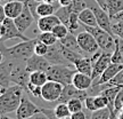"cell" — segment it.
<instances>
[{
	"instance_id": "1",
	"label": "cell",
	"mask_w": 123,
	"mask_h": 119,
	"mask_svg": "<svg viewBox=\"0 0 123 119\" xmlns=\"http://www.w3.org/2000/svg\"><path fill=\"white\" fill-rule=\"evenodd\" d=\"M38 41V38L33 39L22 40L17 45L12 47H6L4 42H1V50H0V62L4 58L14 60V61H23L26 62L34 54V46Z\"/></svg>"
},
{
	"instance_id": "2",
	"label": "cell",
	"mask_w": 123,
	"mask_h": 119,
	"mask_svg": "<svg viewBox=\"0 0 123 119\" xmlns=\"http://www.w3.org/2000/svg\"><path fill=\"white\" fill-rule=\"evenodd\" d=\"M25 89L19 85H12L7 87L6 92L0 95V113L7 115L17 110L23 98Z\"/></svg>"
},
{
	"instance_id": "3",
	"label": "cell",
	"mask_w": 123,
	"mask_h": 119,
	"mask_svg": "<svg viewBox=\"0 0 123 119\" xmlns=\"http://www.w3.org/2000/svg\"><path fill=\"white\" fill-rule=\"evenodd\" d=\"M81 27L95 37V39L99 45V48L103 52H108V53L114 52L115 47H116V41L113 35H111L110 32H107L106 30L99 27H89V25H83V24H81Z\"/></svg>"
},
{
	"instance_id": "4",
	"label": "cell",
	"mask_w": 123,
	"mask_h": 119,
	"mask_svg": "<svg viewBox=\"0 0 123 119\" xmlns=\"http://www.w3.org/2000/svg\"><path fill=\"white\" fill-rule=\"evenodd\" d=\"M75 72H76V69L74 66L53 64L47 71V76H48L49 80L57 81V83H61L64 86H66V85L72 84Z\"/></svg>"
},
{
	"instance_id": "5",
	"label": "cell",
	"mask_w": 123,
	"mask_h": 119,
	"mask_svg": "<svg viewBox=\"0 0 123 119\" xmlns=\"http://www.w3.org/2000/svg\"><path fill=\"white\" fill-rule=\"evenodd\" d=\"M30 73L26 69V64L23 61H14L10 70V83L19 85L27 93V85L30 83Z\"/></svg>"
},
{
	"instance_id": "6",
	"label": "cell",
	"mask_w": 123,
	"mask_h": 119,
	"mask_svg": "<svg viewBox=\"0 0 123 119\" xmlns=\"http://www.w3.org/2000/svg\"><path fill=\"white\" fill-rule=\"evenodd\" d=\"M15 38H19L22 40L29 39L27 37H25L23 32L18 30L13 18L6 17L0 23V40H1V42H5L9 39H15Z\"/></svg>"
},
{
	"instance_id": "7",
	"label": "cell",
	"mask_w": 123,
	"mask_h": 119,
	"mask_svg": "<svg viewBox=\"0 0 123 119\" xmlns=\"http://www.w3.org/2000/svg\"><path fill=\"white\" fill-rule=\"evenodd\" d=\"M76 39H78L80 48L82 49V52L86 54V56L91 57L92 55H95L99 50H101L99 48V45L97 42V40L95 39V37L87 30L79 32L76 35Z\"/></svg>"
},
{
	"instance_id": "8",
	"label": "cell",
	"mask_w": 123,
	"mask_h": 119,
	"mask_svg": "<svg viewBox=\"0 0 123 119\" xmlns=\"http://www.w3.org/2000/svg\"><path fill=\"white\" fill-rule=\"evenodd\" d=\"M112 54L113 53L99 50L98 53H96L95 55L91 56L92 63H93L91 78L93 80L97 79L98 77H100L103 75V72L107 69V66L112 63Z\"/></svg>"
},
{
	"instance_id": "9",
	"label": "cell",
	"mask_w": 123,
	"mask_h": 119,
	"mask_svg": "<svg viewBox=\"0 0 123 119\" xmlns=\"http://www.w3.org/2000/svg\"><path fill=\"white\" fill-rule=\"evenodd\" d=\"M87 5H88L89 8H91L92 12L95 13L98 27L106 30L107 32H110L111 35H113V32H112V20H111V16H110V14H108V12L106 9L101 8L95 0L93 1H87Z\"/></svg>"
},
{
	"instance_id": "10",
	"label": "cell",
	"mask_w": 123,
	"mask_h": 119,
	"mask_svg": "<svg viewBox=\"0 0 123 119\" xmlns=\"http://www.w3.org/2000/svg\"><path fill=\"white\" fill-rule=\"evenodd\" d=\"M64 85L54 80H48L42 86V95L41 98L47 102H57L63 94Z\"/></svg>"
},
{
	"instance_id": "11",
	"label": "cell",
	"mask_w": 123,
	"mask_h": 119,
	"mask_svg": "<svg viewBox=\"0 0 123 119\" xmlns=\"http://www.w3.org/2000/svg\"><path fill=\"white\" fill-rule=\"evenodd\" d=\"M41 111V108L34 104L27 96H23L21 104L16 110L17 119H27Z\"/></svg>"
},
{
	"instance_id": "12",
	"label": "cell",
	"mask_w": 123,
	"mask_h": 119,
	"mask_svg": "<svg viewBox=\"0 0 123 119\" xmlns=\"http://www.w3.org/2000/svg\"><path fill=\"white\" fill-rule=\"evenodd\" d=\"M44 57L47 58L51 64H62V65L74 66L73 64H71L70 62L65 58L64 54H63V50H62V45H61V41H59V40H58L55 45L49 46V50Z\"/></svg>"
},
{
	"instance_id": "13",
	"label": "cell",
	"mask_w": 123,
	"mask_h": 119,
	"mask_svg": "<svg viewBox=\"0 0 123 119\" xmlns=\"http://www.w3.org/2000/svg\"><path fill=\"white\" fill-rule=\"evenodd\" d=\"M89 95L88 91H81V89L76 88L73 84H70V85H66L64 87V91H63V94L62 96L59 97L58 100V103H67V101H70L72 98H81L82 101H84L86 98Z\"/></svg>"
},
{
	"instance_id": "14",
	"label": "cell",
	"mask_w": 123,
	"mask_h": 119,
	"mask_svg": "<svg viewBox=\"0 0 123 119\" xmlns=\"http://www.w3.org/2000/svg\"><path fill=\"white\" fill-rule=\"evenodd\" d=\"M25 64H26V69L29 72H34V71L47 72L49 68L53 65L44 56H40L37 54H33L30 58H27Z\"/></svg>"
},
{
	"instance_id": "15",
	"label": "cell",
	"mask_w": 123,
	"mask_h": 119,
	"mask_svg": "<svg viewBox=\"0 0 123 119\" xmlns=\"http://www.w3.org/2000/svg\"><path fill=\"white\" fill-rule=\"evenodd\" d=\"M34 20L35 18H34V16H33V14L31 13L29 6H27V4L25 2V6H24L23 12L19 14L14 21H15V24H16V27L18 28V30L24 33V32L32 25V23H33Z\"/></svg>"
},
{
	"instance_id": "16",
	"label": "cell",
	"mask_w": 123,
	"mask_h": 119,
	"mask_svg": "<svg viewBox=\"0 0 123 119\" xmlns=\"http://www.w3.org/2000/svg\"><path fill=\"white\" fill-rule=\"evenodd\" d=\"M122 68H123V64L111 63L110 65L107 66V69L103 72V75H101L100 77H98L97 79L93 80V84L92 85H104V84L110 83L111 80L113 79L115 76L122 70Z\"/></svg>"
},
{
	"instance_id": "17",
	"label": "cell",
	"mask_w": 123,
	"mask_h": 119,
	"mask_svg": "<svg viewBox=\"0 0 123 119\" xmlns=\"http://www.w3.org/2000/svg\"><path fill=\"white\" fill-rule=\"evenodd\" d=\"M61 22V20L58 18L56 14L49 15V16H44V17H40L37 21V25L41 32H48V31H53V29L56 25H58Z\"/></svg>"
},
{
	"instance_id": "18",
	"label": "cell",
	"mask_w": 123,
	"mask_h": 119,
	"mask_svg": "<svg viewBox=\"0 0 123 119\" xmlns=\"http://www.w3.org/2000/svg\"><path fill=\"white\" fill-rule=\"evenodd\" d=\"M24 6H25V1H18V0L9 1V2L4 4V9L5 13H6V16L15 20L23 12Z\"/></svg>"
},
{
	"instance_id": "19",
	"label": "cell",
	"mask_w": 123,
	"mask_h": 119,
	"mask_svg": "<svg viewBox=\"0 0 123 119\" xmlns=\"http://www.w3.org/2000/svg\"><path fill=\"white\" fill-rule=\"evenodd\" d=\"M72 84L74 85L76 88L81 89V91H88L93 84V79L91 76L86 75V73H81V72H75L74 77H73V81Z\"/></svg>"
},
{
	"instance_id": "20",
	"label": "cell",
	"mask_w": 123,
	"mask_h": 119,
	"mask_svg": "<svg viewBox=\"0 0 123 119\" xmlns=\"http://www.w3.org/2000/svg\"><path fill=\"white\" fill-rule=\"evenodd\" d=\"M121 86H110V87H106L105 89L101 91V95L107 98V102H108V109L111 110L112 113H115L114 111V102H115V98H116V95L119 94V92L121 91ZM116 115V113H115Z\"/></svg>"
},
{
	"instance_id": "21",
	"label": "cell",
	"mask_w": 123,
	"mask_h": 119,
	"mask_svg": "<svg viewBox=\"0 0 123 119\" xmlns=\"http://www.w3.org/2000/svg\"><path fill=\"white\" fill-rule=\"evenodd\" d=\"M61 7L59 4H49V2H46V1H42V2H39L38 6H37V14L40 17H44V16H49V15H53L58 10V8Z\"/></svg>"
},
{
	"instance_id": "22",
	"label": "cell",
	"mask_w": 123,
	"mask_h": 119,
	"mask_svg": "<svg viewBox=\"0 0 123 119\" xmlns=\"http://www.w3.org/2000/svg\"><path fill=\"white\" fill-rule=\"evenodd\" d=\"M79 20L81 24L83 25H89V27H98L97 23V18L95 16V13L92 12L91 8H84L83 10H81L79 14Z\"/></svg>"
},
{
	"instance_id": "23",
	"label": "cell",
	"mask_w": 123,
	"mask_h": 119,
	"mask_svg": "<svg viewBox=\"0 0 123 119\" xmlns=\"http://www.w3.org/2000/svg\"><path fill=\"white\" fill-rule=\"evenodd\" d=\"M92 65H93V63H92V60L90 56H83L74 64L78 72L86 73L89 76L92 75Z\"/></svg>"
},
{
	"instance_id": "24",
	"label": "cell",
	"mask_w": 123,
	"mask_h": 119,
	"mask_svg": "<svg viewBox=\"0 0 123 119\" xmlns=\"http://www.w3.org/2000/svg\"><path fill=\"white\" fill-rule=\"evenodd\" d=\"M59 41H61L62 44L65 46L66 48L71 49V50H74V52H76V53H80V54H82V55H84V56H86V54L82 52V49L80 48L79 42H78V39H76V35H75L74 33L70 32V33L66 35L64 39L59 40Z\"/></svg>"
},
{
	"instance_id": "25",
	"label": "cell",
	"mask_w": 123,
	"mask_h": 119,
	"mask_svg": "<svg viewBox=\"0 0 123 119\" xmlns=\"http://www.w3.org/2000/svg\"><path fill=\"white\" fill-rule=\"evenodd\" d=\"M48 76L44 71H34L30 73V83L35 86H43L48 81Z\"/></svg>"
},
{
	"instance_id": "26",
	"label": "cell",
	"mask_w": 123,
	"mask_h": 119,
	"mask_svg": "<svg viewBox=\"0 0 123 119\" xmlns=\"http://www.w3.org/2000/svg\"><path fill=\"white\" fill-rule=\"evenodd\" d=\"M107 12L110 16H114L120 12H123V0H106Z\"/></svg>"
},
{
	"instance_id": "27",
	"label": "cell",
	"mask_w": 123,
	"mask_h": 119,
	"mask_svg": "<svg viewBox=\"0 0 123 119\" xmlns=\"http://www.w3.org/2000/svg\"><path fill=\"white\" fill-rule=\"evenodd\" d=\"M38 39H39L40 41H42L43 44L48 45V46L55 45L58 41V39L56 38V35H54L51 31H48V32H41V33L38 35Z\"/></svg>"
},
{
	"instance_id": "28",
	"label": "cell",
	"mask_w": 123,
	"mask_h": 119,
	"mask_svg": "<svg viewBox=\"0 0 123 119\" xmlns=\"http://www.w3.org/2000/svg\"><path fill=\"white\" fill-rule=\"evenodd\" d=\"M51 32L56 35V38H57L58 40H62V39H64L66 35L70 33V30H68V28L66 27L65 24L59 23L58 25H56V27L54 28Z\"/></svg>"
},
{
	"instance_id": "29",
	"label": "cell",
	"mask_w": 123,
	"mask_h": 119,
	"mask_svg": "<svg viewBox=\"0 0 123 119\" xmlns=\"http://www.w3.org/2000/svg\"><path fill=\"white\" fill-rule=\"evenodd\" d=\"M55 113L59 119L65 118V117H68L71 116V111L68 109V105L67 103H58L57 105L55 106Z\"/></svg>"
},
{
	"instance_id": "30",
	"label": "cell",
	"mask_w": 123,
	"mask_h": 119,
	"mask_svg": "<svg viewBox=\"0 0 123 119\" xmlns=\"http://www.w3.org/2000/svg\"><path fill=\"white\" fill-rule=\"evenodd\" d=\"M112 112L108 108H103V109H97L96 111L91 112L90 119H110Z\"/></svg>"
},
{
	"instance_id": "31",
	"label": "cell",
	"mask_w": 123,
	"mask_h": 119,
	"mask_svg": "<svg viewBox=\"0 0 123 119\" xmlns=\"http://www.w3.org/2000/svg\"><path fill=\"white\" fill-rule=\"evenodd\" d=\"M67 105H68V109H70L71 113H74V112L82 111L83 103H82L81 98H72L70 101H67Z\"/></svg>"
},
{
	"instance_id": "32",
	"label": "cell",
	"mask_w": 123,
	"mask_h": 119,
	"mask_svg": "<svg viewBox=\"0 0 123 119\" xmlns=\"http://www.w3.org/2000/svg\"><path fill=\"white\" fill-rule=\"evenodd\" d=\"M48 50H49L48 45L43 44L42 41H40V40L38 39V41H37V44H35V46H34V54L40 55V56H46L47 53H48Z\"/></svg>"
},
{
	"instance_id": "33",
	"label": "cell",
	"mask_w": 123,
	"mask_h": 119,
	"mask_svg": "<svg viewBox=\"0 0 123 119\" xmlns=\"http://www.w3.org/2000/svg\"><path fill=\"white\" fill-rule=\"evenodd\" d=\"M123 109V89L121 88V91L119 92V94L116 95L114 102V111L116 115H119L120 111H122Z\"/></svg>"
},
{
	"instance_id": "34",
	"label": "cell",
	"mask_w": 123,
	"mask_h": 119,
	"mask_svg": "<svg viewBox=\"0 0 123 119\" xmlns=\"http://www.w3.org/2000/svg\"><path fill=\"white\" fill-rule=\"evenodd\" d=\"M27 93L33 95L37 98H39L42 95V87L41 86H35V85L29 83V85H27Z\"/></svg>"
},
{
	"instance_id": "35",
	"label": "cell",
	"mask_w": 123,
	"mask_h": 119,
	"mask_svg": "<svg viewBox=\"0 0 123 119\" xmlns=\"http://www.w3.org/2000/svg\"><path fill=\"white\" fill-rule=\"evenodd\" d=\"M112 32L114 37L123 39V22L112 23Z\"/></svg>"
},
{
	"instance_id": "36",
	"label": "cell",
	"mask_w": 123,
	"mask_h": 119,
	"mask_svg": "<svg viewBox=\"0 0 123 119\" xmlns=\"http://www.w3.org/2000/svg\"><path fill=\"white\" fill-rule=\"evenodd\" d=\"M95 104H96L97 109H103V108L108 106V102H107V98L104 95L98 94V95H95Z\"/></svg>"
},
{
	"instance_id": "37",
	"label": "cell",
	"mask_w": 123,
	"mask_h": 119,
	"mask_svg": "<svg viewBox=\"0 0 123 119\" xmlns=\"http://www.w3.org/2000/svg\"><path fill=\"white\" fill-rule=\"evenodd\" d=\"M107 84H108V86H121L122 87L123 86V68H122V70L120 71L119 73L115 76L110 83H107Z\"/></svg>"
},
{
	"instance_id": "38",
	"label": "cell",
	"mask_w": 123,
	"mask_h": 119,
	"mask_svg": "<svg viewBox=\"0 0 123 119\" xmlns=\"http://www.w3.org/2000/svg\"><path fill=\"white\" fill-rule=\"evenodd\" d=\"M84 106H86L87 110L90 111V112H93V111L97 110L96 104H95V96H93V95H90V96H88L84 100Z\"/></svg>"
},
{
	"instance_id": "39",
	"label": "cell",
	"mask_w": 123,
	"mask_h": 119,
	"mask_svg": "<svg viewBox=\"0 0 123 119\" xmlns=\"http://www.w3.org/2000/svg\"><path fill=\"white\" fill-rule=\"evenodd\" d=\"M41 112L48 117V119H59L55 113V109H47V108H41Z\"/></svg>"
},
{
	"instance_id": "40",
	"label": "cell",
	"mask_w": 123,
	"mask_h": 119,
	"mask_svg": "<svg viewBox=\"0 0 123 119\" xmlns=\"http://www.w3.org/2000/svg\"><path fill=\"white\" fill-rule=\"evenodd\" d=\"M71 118L72 119H87L86 113L83 111H79V112H74V113H71Z\"/></svg>"
},
{
	"instance_id": "41",
	"label": "cell",
	"mask_w": 123,
	"mask_h": 119,
	"mask_svg": "<svg viewBox=\"0 0 123 119\" xmlns=\"http://www.w3.org/2000/svg\"><path fill=\"white\" fill-rule=\"evenodd\" d=\"M111 20H112V23L123 22V12H120V13H117L116 15L112 16V17H111Z\"/></svg>"
},
{
	"instance_id": "42",
	"label": "cell",
	"mask_w": 123,
	"mask_h": 119,
	"mask_svg": "<svg viewBox=\"0 0 123 119\" xmlns=\"http://www.w3.org/2000/svg\"><path fill=\"white\" fill-rule=\"evenodd\" d=\"M27 119H48V117L44 115L43 112H38V113H35L34 116H32V117H30V118H27Z\"/></svg>"
},
{
	"instance_id": "43",
	"label": "cell",
	"mask_w": 123,
	"mask_h": 119,
	"mask_svg": "<svg viewBox=\"0 0 123 119\" xmlns=\"http://www.w3.org/2000/svg\"><path fill=\"white\" fill-rule=\"evenodd\" d=\"M74 2V0H59V5L61 7H68Z\"/></svg>"
},
{
	"instance_id": "44",
	"label": "cell",
	"mask_w": 123,
	"mask_h": 119,
	"mask_svg": "<svg viewBox=\"0 0 123 119\" xmlns=\"http://www.w3.org/2000/svg\"><path fill=\"white\" fill-rule=\"evenodd\" d=\"M115 41H116V46L119 47V49L123 53V39H121V38H116V37H115Z\"/></svg>"
},
{
	"instance_id": "45",
	"label": "cell",
	"mask_w": 123,
	"mask_h": 119,
	"mask_svg": "<svg viewBox=\"0 0 123 119\" xmlns=\"http://www.w3.org/2000/svg\"><path fill=\"white\" fill-rule=\"evenodd\" d=\"M95 1L100 6L101 8H104V9L107 10V2H106V0H95Z\"/></svg>"
},
{
	"instance_id": "46",
	"label": "cell",
	"mask_w": 123,
	"mask_h": 119,
	"mask_svg": "<svg viewBox=\"0 0 123 119\" xmlns=\"http://www.w3.org/2000/svg\"><path fill=\"white\" fill-rule=\"evenodd\" d=\"M43 1H46V2H49V4H59V0H43Z\"/></svg>"
},
{
	"instance_id": "47",
	"label": "cell",
	"mask_w": 123,
	"mask_h": 119,
	"mask_svg": "<svg viewBox=\"0 0 123 119\" xmlns=\"http://www.w3.org/2000/svg\"><path fill=\"white\" fill-rule=\"evenodd\" d=\"M9 1H15V0H0V2H2V4H6ZM18 1H26V0H18Z\"/></svg>"
},
{
	"instance_id": "48",
	"label": "cell",
	"mask_w": 123,
	"mask_h": 119,
	"mask_svg": "<svg viewBox=\"0 0 123 119\" xmlns=\"http://www.w3.org/2000/svg\"><path fill=\"white\" fill-rule=\"evenodd\" d=\"M117 117H119V119H123V110L120 111L119 115H117Z\"/></svg>"
},
{
	"instance_id": "49",
	"label": "cell",
	"mask_w": 123,
	"mask_h": 119,
	"mask_svg": "<svg viewBox=\"0 0 123 119\" xmlns=\"http://www.w3.org/2000/svg\"><path fill=\"white\" fill-rule=\"evenodd\" d=\"M1 119H13V118H9L6 115H1Z\"/></svg>"
},
{
	"instance_id": "50",
	"label": "cell",
	"mask_w": 123,
	"mask_h": 119,
	"mask_svg": "<svg viewBox=\"0 0 123 119\" xmlns=\"http://www.w3.org/2000/svg\"><path fill=\"white\" fill-rule=\"evenodd\" d=\"M62 119H72V118H71V116H68V117H65V118H62Z\"/></svg>"
},
{
	"instance_id": "51",
	"label": "cell",
	"mask_w": 123,
	"mask_h": 119,
	"mask_svg": "<svg viewBox=\"0 0 123 119\" xmlns=\"http://www.w3.org/2000/svg\"><path fill=\"white\" fill-rule=\"evenodd\" d=\"M34 1H37V2H42L43 0H34Z\"/></svg>"
},
{
	"instance_id": "52",
	"label": "cell",
	"mask_w": 123,
	"mask_h": 119,
	"mask_svg": "<svg viewBox=\"0 0 123 119\" xmlns=\"http://www.w3.org/2000/svg\"><path fill=\"white\" fill-rule=\"evenodd\" d=\"M121 64H123V55H122V61H121Z\"/></svg>"
},
{
	"instance_id": "53",
	"label": "cell",
	"mask_w": 123,
	"mask_h": 119,
	"mask_svg": "<svg viewBox=\"0 0 123 119\" xmlns=\"http://www.w3.org/2000/svg\"><path fill=\"white\" fill-rule=\"evenodd\" d=\"M122 89H123V86H122Z\"/></svg>"
},
{
	"instance_id": "54",
	"label": "cell",
	"mask_w": 123,
	"mask_h": 119,
	"mask_svg": "<svg viewBox=\"0 0 123 119\" xmlns=\"http://www.w3.org/2000/svg\"><path fill=\"white\" fill-rule=\"evenodd\" d=\"M122 110H123V109H122Z\"/></svg>"
}]
</instances>
